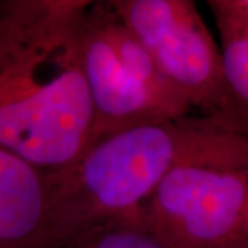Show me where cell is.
<instances>
[{
  "label": "cell",
  "instance_id": "obj_8",
  "mask_svg": "<svg viewBox=\"0 0 248 248\" xmlns=\"http://www.w3.org/2000/svg\"><path fill=\"white\" fill-rule=\"evenodd\" d=\"M63 248H170L140 221L105 223L79 234Z\"/></svg>",
  "mask_w": 248,
  "mask_h": 248
},
{
  "label": "cell",
  "instance_id": "obj_2",
  "mask_svg": "<svg viewBox=\"0 0 248 248\" xmlns=\"http://www.w3.org/2000/svg\"><path fill=\"white\" fill-rule=\"evenodd\" d=\"M196 124L197 116L189 115L101 137L66 167L47 172L54 248L105 223L137 221L185 156Z\"/></svg>",
  "mask_w": 248,
  "mask_h": 248
},
{
  "label": "cell",
  "instance_id": "obj_4",
  "mask_svg": "<svg viewBox=\"0 0 248 248\" xmlns=\"http://www.w3.org/2000/svg\"><path fill=\"white\" fill-rule=\"evenodd\" d=\"M79 58L93 112V140L135 125L192 115L112 0L89 1Z\"/></svg>",
  "mask_w": 248,
  "mask_h": 248
},
{
  "label": "cell",
  "instance_id": "obj_9",
  "mask_svg": "<svg viewBox=\"0 0 248 248\" xmlns=\"http://www.w3.org/2000/svg\"><path fill=\"white\" fill-rule=\"evenodd\" d=\"M207 4L218 31L248 33V0H210Z\"/></svg>",
  "mask_w": 248,
  "mask_h": 248
},
{
  "label": "cell",
  "instance_id": "obj_7",
  "mask_svg": "<svg viewBox=\"0 0 248 248\" xmlns=\"http://www.w3.org/2000/svg\"><path fill=\"white\" fill-rule=\"evenodd\" d=\"M223 95L219 110L205 117L215 125L248 138V33L218 31Z\"/></svg>",
  "mask_w": 248,
  "mask_h": 248
},
{
  "label": "cell",
  "instance_id": "obj_5",
  "mask_svg": "<svg viewBox=\"0 0 248 248\" xmlns=\"http://www.w3.org/2000/svg\"><path fill=\"white\" fill-rule=\"evenodd\" d=\"M170 84L197 116L213 117L223 95L221 48L190 0H112Z\"/></svg>",
  "mask_w": 248,
  "mask_h": 248
},
{
  "label": "cell",
  "instance_id": "obj_3",
  "mask_svg": "<svg viewBox=\"0 0 248 248\" xmlns=\"http://www.w3.org/2000/svg\"><path fill=\"white\" fill-rule=\"evenodd\" d=\"M138 221L170 248H248V138L197 116L189 149Z\"/></svg>",
  "mask_w": 248,
  "mask_h": 248
},
{
  "label": "cell",
  "instance_id": "obj_6",
  "mask_svg": "<svg viewBox=\"0 0 248 248\" xmlns=\"http://www.w3.org/2000/svg\"><path fill=\"white\" fill-rule=\"evenodd\" d=\"M0 248H54L47 172L1 148Z\"/></svg>",
  "mask_w": 248,
  "mask_h": 248
},
{
  "label": "cell",
  "instance_id": "obj_1",
  "mask_svg": "<svg viewBox=\"0 0 248 248\" xmlns=\"http://www.w3.org/2000/svg\"><path fill=\"white\" fill-rule=\"evenodd\" d=\"M90 0H0V148L45 172L93 140L79 58Z\"/></svg>",
  "mask_w": 248,
  "mask_h": 248
}]
</instances>
